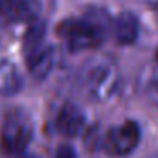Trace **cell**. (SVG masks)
<instances>
[{
    "mask_svg": "<svg viewBox=\"0 0 158 158\" xmlns=\"http://www.w3.org/2000/svg\"><path fill=\"white\" fill-rule=\"evenodd\" d=\"M139 85L144 95L158 106V65L148 66V68L143 70V73L139 77Z\"/></svg>",
    "mask_w": 158,
    "mask_h": 158,
    "instance_id": "30bf717a",
    "label": "cell"
},
{
    "mask_svg": "<svg viewBox=\"0 0 158 158\" xmlns=\"http://www.w3.org/2000/svg\"><path fill=\"white\" fill-rule=\"evenodd\" d=\"M141 139V129L136 121H123L112 126L104 138V146L116 156H124L134 151Z\"/></svg>",
    "mask_w": 158,
    "mask_h": 158,
    "instance_id": "5b68a950",
    "label": "cell"
},
{
    "mask_svg": "<svg viewBox=\"0 0 158 158\" xmlns=\"http://www.w3.org/2000/svg\"><path fill=\"white\" fill-rule=\"evenodd\" d=\"M32 119L26 110L14 109L7 112L2 123V148L10 155H19L27 148L29 141L32 139Z\"/></svg>",
    "mask_w": 158,
    "mask_h": 158,
    "instance_id": "277c9868",
    "label": "cell"
},
{
    "mask_svg": "<svg viewBox=\"0 0 158 158\" xmlns=\"http://www.w3.org/2000/svg\"><path fill=\"white\" fill-rule=\"evenodd\" d=\"M106 22L99 14H89L82 17L66 19L61 22L58 32L70 51H85L102 44L106 38Z\"/></svg>",
    "mask_w": 158,
    "mask_h": 158,
    "instance_id": "6da1fadb",
    "label": "cell"
},
{
    "mask_svg": "<svg viewBox=\"0 0 158 158\" xmlns=\"http://www.w3.org/2000/svg\"><path fill=\"white\" fill-rule=\"evenodd\" d=\"M38 12V0H0V17L5 22H32Z\"/></svg>",
    "mask_w": 158,
    "mask_h": 158,
    "instance_id": "52a82bcc",
    "label": "cell"
},
{
    "mask_svg": "<svg viewBox=\"0 0 158 158\" xmlns=\"http://www.w3.org/2000/svg\"><path fill=\"white\" fill-rule=\"evenodd\" d=\"M56 129L63 136H78L85 129V112L73 102H65L58 109L55 117Z\"/></svg>",
    "mask_w": 158,
    "mask_h": 158,
    "instance_id": "8992f818",
    "label": "cell"
},
{
    "mask_svg": "<svg viewBox=\"0 0 158 158\" xmlns=\"http://www.w3.org/2000/svg\"><path fill=\"white\" fill-rule=\"evenodd\" d=\"M156 60H158V56H156Z\"/></svg>",
    "mask_w": 158,
    "mask_h": 158,
    "instance_id": "7c38bea8",
    "label": "cell"
},
{
    "mask_svg": "<svg viewBox=\"0 0 158 158\" xmlns=\"http://www.w3.org/2000/svg\"><path fill=\"white\" fill-rule=\"evenodd\" d=\"M55 158H78V156H77L75 150H73L72 146H68V144H63V146H60L58 150H56Z\"/></svg>",
    "mask_w": 158,
    "mask_h": 158,
    "instance_id": "8fae6325",
    "label": "cell"
},
{
    "mask_svg": "<svg viewBox=\"0 0 158 158\" xmlns=\"http://www.w3.org/2000/svg\"><path fill=\"white\" fill-rule=\"evenodd\" d=\"M26 61L27 70L36 80H44L53 72L56 63V51L44 41V26L32 21L26 34Z\"/></svg>",
    "mask_w": 158,
    "mask_h": 158,
    "instance_id": "3957f363",
    "label": "cell"
},
{
    "mask_svg": "<svg viewBox=\"0 0 158 158\" xmlns=\"http://www.w3.org/2000/svg\"><path fill=\"white\" fill-rule=\"evenodd\" d=\"M121 83L117 65L109 58H97L87 66L83 75V87L87 95L95 102H107L116 95Z\"/></svg>",
    "mask_w": 158,
    "mask_h": 158,
    "instance_id": "7a4b0ae2",
    "label": "cell"
},
{
    "mask_svg": "<svg viewBox=\"0 0 158 158\" xmlns=\"http://www.w3.org/2000/svg\"><path fill=\"white\" fill-rule=\"evenodd\" d=\"M110 31H112L117 44H133L139 36V21L133 12L124 10L110 22Z\"/></svg>",
    "mask_w": 158,
    "mask_h": 158,
    "instance_id": "ba28073f",
    "label": "cell"
},
{
    "mask_svg": "<svg viewBox=\"0 0 158 158\" xmlns=\"http://www.w3.org/2000/svg\"><path fill=\"white\" fill-rule=\"evenodd\" d=\"M21 87L22 78L15 65L9 60H0V95H14Z\"/></svg>",
    "mask_w": 158,
    "mask_h": 158,
    "instance_id": "9c48e42d",
    "label": "cell"
}]
</instances>
